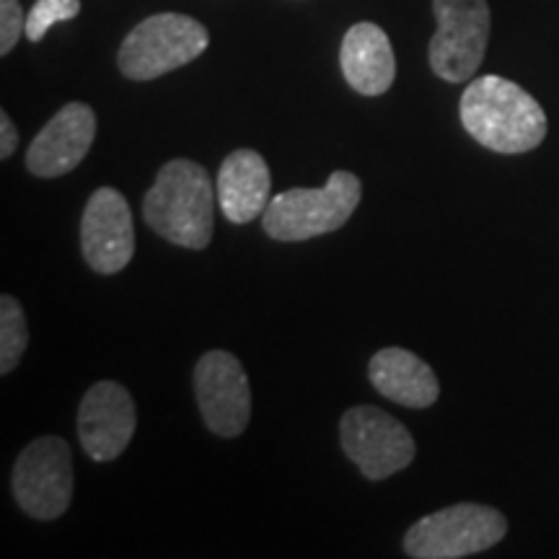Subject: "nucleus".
I'll use <instances>...</instances> for the list:
<instances>
[{
	"label": "nucleus",
	"instance_id": "1",
	"mask_svg": "<svg viewBox=\"0 0 559 559\" xmlns=\"http://www.w3.org/2000/svg\"><path fill=\"white\" fill-rule=\"evenodd\" d=\"M461 124L479 145L515 156L534 151L547 135L542 104L519 83L500 75H481L461 96Z\"/></svg>",
	"mask_w": 559,
	"mask_h": 559
},
{
	"label": "nucleus",
	"instance_id": "2",
	"mask_svg": "<svg viewBox=\"0 0 559 559\" xmlns=\"http://www.w3.org/2000/svg\"><path fill=\"white\" fill-rule=\"evenodd\" d=\"M215 192L210 174L187 158L169 160L143 200V218L160 239L205 249L213 239Z\"/></svg>",
	"mask_w": 559,
	"mask_h": 559
},
{
	"label": "nucleus",
	"instance_id": "3",
	"mask_svg": "<svg viewBox=\"0 0 559 559\" xmlns=\"http://www.w3.org/2000/svg\"><path fill=\"white\" fill-rule=\"evenodd\" d=\"M362 198L360 179L334 171L321 190H288L270 200L264 230L277 241H309L345 226Z\"/></svg>",
	"mask_w": 559,
	"mask_h": 559
},
{
	"label": "nucleus",
	"instance_id": "4",
	"mask_svg": "<svg viewBox=\"0 0 559 559\" xmlns=\"http://www.w3.org/2000/svg\"><path fill=\"white\" fill-rule=\"evenodd\" d=\"M210 34L198 19L185 13H156L140 21L124 37L117 62L132 81H153L207 50Z\"/></svg>",
	"mask_w": 559,
	"mask_h": 559
},
{
	"label": "nucleus",
	"instance_id": "5",
	"mask_svg": "<svg viewBox=\"0 0 559 559\" xmlns=\"http://www.w3.org/2000/svg\"><path fill=\"white\" fill-rule=\"evenodd\" d=\"M508 534L500 510L459 502L425 515L404 536V551L415 559H461L479 555Z\"/></svg>",
	"mask_w": 559,
	"mask_h": 559
},
{
	"label": "nucleus",
	"instance_id": "6",
	"mask_svg": "<svg viewBox=\"0 0 559 559\" xmlns=\"http://www.w3.org/2000/svg\"><path fill=\"white\" fill-rule=\"evenodd\" d=\"M438 29L430 39V68L438 79L464 83L477 73L489 41L487 0H432Z\"/></svg>",
	"mask_w": 559,
	"mask_h": 559
},
{
	"label": "nucleus",
	"instance_id": "7",
	"mask_svg": "<svg viewBox=\"0 0 559 559\" xmlns=\"http://www.w3.org/2000/svg\"><path fill=\"white\" fill-rule=\"evenodd\" d=\"M13 495L26 515L55 521L73 500V461L62 438L47 436L26 445L13 466Z\"/></svg>",
	"mask_w": 559,
	"mask_h": 559
},
{
	"label": "nucleus",
	"instance_id": "8",
	"mask_svg": "<svg viewBox=\"0 0 559 559\" xmlns=\"http://www.w3.org/2000/svg\"><path fill=\"white\" fill-rule=\"evenodd\" d=\"M342 449L362 477L381 481L407 469L415 459V440L396 417L376 407H353L340 423Z\"/></svg>",
	"mask_w": 559,
	"mask_h": 559
},
{
	"label": "nucleus",
	"instance_id": "9",
	"mask_svg": "<svg viewBox=\"0 0 559 559\" xmlns=\"http://www.w3.org/2000/svg\"><path fill=\"white\" fill-rule=\"evenodd\" d=\"M194 394L210 432L236 438L251 417V389L239 358L226 349H210L194 368Z\"/></svg>",
	"mask_w": 559,
	"mask_h": 559
},
{
	"label": "nucleus",
	"instance_id": "10",
	"mask_svg": "<svg viewBox=\"0 0 559 559\" xmlns=\"http://www.w3.org/2000/svg\"><path fill=\"white\" fill-rule=\"evenodd\" d=\"M81 249L88 267L99 275L124 270L135 254V230L128 200L111 187L91 194L81 221Z\"/></svg>",
	"mask_w": 559,
	"mask_h": 559
},
{
	"label": "nucleus",
	"instance_id": "11",
	"mask_svg": "<svg viewBox=\"0 0 559 559\" xmlns=\"http://www.w3.org/2000/svg\"><path fill=\"white\" fill-rule=\"evenodd\" d=\"M135 402L115 381L94 383L79 409V438L94 461H115L135 436Z\"/></svg>",
	"mask_w": 559,
	"mask_h": 559
},
{
	"label": "nucleus",
	"instance_id": "12",
	"mask_svg": "<svg viewBox=\"0 0 559 559\" xmlns=\"http://www.w3.org/2000/svg\"><path fill=\"white\" fill-rule=\"evenodd\" d=\"M96 138V115L88 104H66L39 135L32 140L26 153V169L34 177H66L88 156Z\"/></svg>",
	"mask_w": 559,
	"mask_h": 559
},
{
	"label": "nucleus",
	"instance_id": "13",
	"mask_svg": "<svg viewBox=\"0 0 559 559\" xmlns=\"http://www.w3.org/2000/svg\"><path fill=\"white\" fill-rule=\"evenodd\" d=\"M340 66L345 81L362 96L386 94L396 75V58L381 26L360 21L342 39Z\"/></svg>",
	"mask_w": 559,
	"mask_h": 559
},
{
	"label": "nucleus",
	"instance_id": "14",
	"mask_svg": "<svg viewBox=\"0 0 559 559\" xmlns=\"http://www.w3.org/2000/svg\"><path fill=\"white\" fill-rule=\"evenodd\" d=\"M368 379L386 400L423 409L438 402L440 383L436 370L404 347H383L368 362Z\"/></svg>",
	"mask_w": 559,
	"mask_h": 559
},
{
	"label": "nucleus",
	"instance_id": "15",
	"mask_svg": "<svg viewBox=\"0 0 559 559\" xmlns=\"http://www.w3.org/2000/svg\"><path fill=\"white\" fill-rule=\"evenodd\" d=\"M270 169L257 151H234L218 171V200L230 223H249L270 205Z\"/></svg>",
	"mask_w": 559,
	"mask_h": 559
},
{
	"label": "nucleus",
	"instance_id": "16",
	"mask_svg": "<svg viewBox=\"0 0 559 559\" xmlns=\"http://www.w3.org/2000/svg\"><path fill=\"white\" fill-rule=\"evenodd\" d=\"M29 347L26 313L16 298H0V373L9 376Z\"/></svg>",
	"mask_w": 559,
	"mask_h": 559
},
{
	"label": "nucleus",
	"instance_id": "17",
	"mask_svg": "<svg viewBox=\"0 0 559 559\" xmlns=\"http://www.w3.org/2000/svg\"><path fill=\"white\" fill-rule=\"evenodd\" d=\"M81 13V0H37L26 16V39L41 41L60 21H70Z\"/></svg>",
	"mask_w": 559,
	"mask_h": 559
},
{
	"label": "nucleus",
	"instance_id": "18",
	"mask_svg": "<svg viewBox=\"0 0 559 559\" xmlns=\"http://www.w3.org/2000/svg\"><path fill=\"white\" fill-rule=\"evenodd\" d=\"M26 34V16L19 0H0V55H9Z\"/></svg>",
	"mask_w": 559,
	"mask_h": 559
},
{
	"label": "nucleus",
	"instance_id": "19",
	"mask_svg": "<svg viewBox=\"0 0 559 559\" xmlns=\"http://www.w3.org/2000/svg\"><path fill=\"white\" fill-rule=\"evenodd\" d=\"M19 145V132L13 128L11 117L0 111V158H11Z\"/></svg>",
	"mask_w": 559,
	"mask_h": 559
}]
</instances>
